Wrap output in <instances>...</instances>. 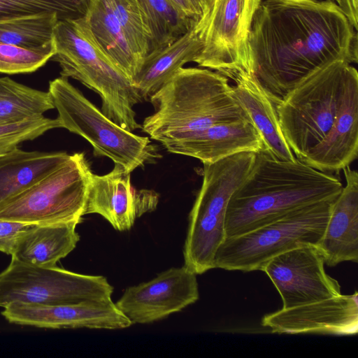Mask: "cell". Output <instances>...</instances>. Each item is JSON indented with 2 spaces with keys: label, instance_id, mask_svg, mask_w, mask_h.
Masks as SVG:
<instances>
[{
  "label": "cell",
  "instance_id": "1",
  "mask_svg": "<svg viewBox=\"0 0 358 358\" xmlns=\"http://www.w3.org/2000/svg\"><path fill=\"white\" fill-rule=\"evenodd\" d=\"M357 30L331 0H262L248 39L250 71L277 106L300 82L358 60Z\"/></svg>",
  "mask_w": 358,
  "mask_h": 358
},
{
  "label": "cell",
  "instance_id": "2",
  "mask_svg": "<svg viewBox=\"0 0 358 358\" xmlns=\"http://www.w3.org/2000/svg\"><path fill=\"white\" fill-rule=\"evenodd\" d=\"M343 187L334 175L318 171L297 158L278 159L259 151L249 176L228 203L226 236L242 235L300 207L334 199Z\"/></svg>",
  "mask_w": 358,
  "mask_h": 358
},
{
  "label": "cell",
  "instance_id": "3",
  "mask_svg": "<svg viewBox=\"0 0 358 358\" xmlns=\"http://www.w3.org/2000/svg\"><path fill=\"white\" fill-rule=\"evenodd\" d=\"M149 101L155 113L141 129L162 144L215 124L250 120L228 78L206 68H180Z\"/></svg>",
  "mask_w": 358,
  "mask_h": 358
},
{
  "label": "cell",
  "instance_id": "4",
  "mask_svg": "<svg viewBox=\"0 0 358 358\" xmlns=\"http://www.w3.org/2000/svg\"><path fill=\"white\" fill-rule=\"evenodd\" d=\"M55 52L51 59L59 63L61 76L72 78L97 93L101 111L122 128L141 129L134 106L142 101L124 73L101 49L83 16L59 20L54 29Z\"/></svg>",
  "mask_w": 358,
  "mask_h": 358
},
{
  "label": "cell",
  "instance_id": "5",
  "mask_svg": "<svg viewBox=\"0 0 358 358\" xmlns=\"http://www.w3.org/2000/svg\"><path fill=\"white\" fill-rule=\"evenodd\" d=\"M350 65L338 61L325 66L300 82L277 105L282 133L296 158L303 159L331 128Z\"/></svg>",
  "mask_w": 358,
  "mask_h": 358
},
{
  "label": "cell",
  "instance_id": "6",
  "mask_svg": "<svg viewBox=\"0 0 358 358\" xmlns=\"http://www.w3.org/2000/svg\"><path fill=\"white\" fill-rule=\"evenodd\" d=\"M50 93L61 127L87 140L96 157H107L132 172L161 157L148 137L117 125L72 85L59 77L49 83Z\"/></svg>",
  "mask_w": 358,
  "mask_h": 358
},
{
  "label": "cell",
  "instance_id": "7",
  "mask_svg": "<svg viewBox=\"0 0 358 358\" xmlns=\"http://www.w3.org/2000/svg\"><path fill=\"white\" fill-rule=\"evenodd\" d=\"M336 199L300 207L266 225L226 238L217 251L215 268L261 271L270 259L281 253L305 244L317 245Z\"/></svg>",
  "mask_w": 358,
  "mask_h": 358
},
{
  "label": "cell",
  "instance_id": "8",
  "mask_svg": "<svg viewBox=\"0 0 358 358\" xmlns=\"http://www.w3.org/2000/svg\"><path fill=\"white\" fill-rule=\"evenodd\" d=\"M92 173L83 152L69 155L46 176L0 203V219L31 224L81 222Z\"/></svg>",
  "mask_w": 358,
  "mask_h": 358
},
{
  "label": "cell",
  "instance_id": "9",
  "mask_svg": "<svg viewBox=\"0 0 358 358\" xmlns=\"http://www.w3.org/2000/svg\"><path fill=\"white\" fill-rule=\"evenodd\" d=\"M113 287L102 275L21 262L11 257L0 273V307L12 303L43 306L111 299Z\"/></svg>",
  "mask_w": 358,
  "mask_h": 358
},
{
  "label": "cell",
  "instance_id": "10",
  "mask_svg": "<svg viewBox=\"0 0 358 358\" xmlns=\"http://www.w3.org/2000/svg\"><path fill=\"white\" fill-rule=\"evenodd\" d=\"M261 1L210 0L203 13L206 16L203 47L194 62L231 79L242 71L252 73L248 39Z\"/></svg>",
  "mask_w": 358,
  "mask_h": 358
},
{
  "label": "cell",
  "instance_id": "11",
  "mask_svg": "<svg viewBox=\"0 0 358 358\" xmlns=\"http://www.w3.org/2000/svg\"><path fill=\"white\" fill-rule=\"evenodd\" d=\"M324 259L316 245L305 244L270 259L261 271L271 279L289 308L341 294L338 282L324 269Z\"/></svg>",
  "mask_w": 358,
  "mask_h": 358
},
{
  "label": "cell",
  "instance_id": "12",
  "mask_svg": "<svg viewBox=\"0 0 358 358\" xmlns=\"http://www.w3.org/2000/svg\"><path fill=\"white\" fill-rule=\"evenodd\" d=\"M199 298L196 274L183 266L127 288L115 305L132 324H148L182 310Z\"/></svg>",
  "mask_w": 358,
  "mask_h": 358
},
{
  "label": "cell",
  "instance_id": "13",
  "mask_svg": "<svg viewBox=\"0 0 358 358\" xmlns=\"http://www.w3.org/2000/svg\"><path fill=\"white\" fill-rule=\"evenodd\" d=\"M1 315L10 323L47 329H119L132 324L112 299L56 306L12 303Z\"/></svg>",
  "mask_w": 358,
  "mask_h": 358
},
{
  "label": "cell",
  "instance_id": "14",
  "mask_svg": "<svg viewBox=\"0 0 358 358\" xmlns=\"http://www.w3.org/2000/svg\"><path fill=\"white\" fill-rule=\"evenodd\" d=\"M159 195L151 190H135L131 172L115 164L113 170L103 176L92 173L90 178L85 215L96 213L120 231L129 230L135 220L153 210Z\"/></svg>",
  "mask_w": 358,
  "mask_h": 358
},
{
  "label": "cell",
  "instance_id": "15",
  "mask_svg": "<svg viewBox=\"0 0 358 358\" xmlns=\"http://www.w3.org/2000/svg\"><path fill=\"white\" fill-rule=\"evenodd\" d=\"M262 324L278 334L354 335L358 331V295L340 294L265 315Z\"/></svg>",
  "mask_w": 358,
  "mask_h": 358
},
{
  "label": "cell",
  "instance_id": "16",
  "mask_svg": "<svg viewBox=\"0 0 358 358\" xmlns=\"http://www.w3.org/2000/svg\"><path fill=\"white\" fill-rule=\"evenodd\" d=\"M358 155V73L350 65L334 122L324 138L301 160L327 173H339Z\"/></svg>",
  "mask_w": 358,
  "mask_h": 358
},
{
  "label": "cell",
  "instance_id": "17",
  "mask_svg": "<svg viewBox=\"0 0 358 358\" xmlns=\"http://www.w3.org/2000/svg\"><path fill=\"white\" fill-rule=\"evenodd\" d=\"M162 145L171 153L194 157L203 164L242 152L265 151L262 138L250 120L215 124Z\"/></svg>",
  "mask_w": 358,
  "mask_h": 358
},
{
  "label": "cell",
  "instance_id": "18",
  "mask_svg": "<svg viewBox=\"0 0 358 358\" xmlns=\"http://www.w3.org/2000/svg\"><path fill=\"white\" fill-rule=\"evenodd\" d=\"M346 182L335 199L317 246L328 266L358 262V173L350 166L343 169Z\"/></svg>",
  "mask_w": 358,
  "mask_h": 358
},
{
  "label": "cell",
  "instance_id": "19",
  "mask_svg": "<svg viewBox=\"0 0 358 358\" xmlns=\"http://www.w3.org/2000/svg\"><path fill=\"white\" fill-rule=\"evenodd\" d=\"M205 24L206 16L203 13L186 33L170 45L152 51L145 57L132 81L142 100H149L186 63L194 62L202 50Z\"/></svg>",
  "mask_w": 358,
  "mask_h": 358
},
{
  "label": "cell",
  "instance_id": "20",
  "mask_svg": "<svg viewBox=\"0 0 358 358\" xmlns=\"http://www.w3.org/2000/svg\"><path fill=\"white\" fill-rule=\"evenodd\" d=\"M232 80L233 95L260 134L265 151L278 159H296L282 133L276 106L255 76L242 71Z\"/></svg>",
  "mask_w": 358,
  "mask_h": 358
},
{
  "label": "cell",
  "instance_id": "21",
  "mask_svg": "<svg viewBox=\"0 0 358 358\" xmlns=\"http://www.w3.org/2000/svg\"><path fill=\"white\" fill-rule=\"evenodd\" d=\"M256 155L255 152H242L203 163L202 185L191 210L226 214L229 200L249 176Z\"/></svg>",
  "mask_w": 358,
  "mask_h": 358
},
{
  "label": "cell",
  "instance_id": "22",
  "mask_svg": "<svg viewBox=\"0 0 358 358\" xmlns=\"http://www.w3.org/2000/svg\"><path fill=\"white\" fill-rule=\"evenodd\" d=\"M80 222L35 224L20 239L11 255L24 264L56 266L67 256L80 240L76 226Z\"/></svg>",
  "mask_w": 358,
  "mask_h": 358
},
{
  "label": "cell",
  "instance_id": "23",
  "mask_svg": "<svg viewBox=\"0 0 358 358\" xmlns=\"http://www.w3.org/2000/svg\"><path fill=\"white\" fill-rule=\"evenodd\" d=\"M96 41L131 82L141 62L131 49L108 0H87L83 16Z\"/></svg>",
  "mask_w": 358,
  "mask_h": 358
},
{
  "label": "cell",
  "instance_id": "24",
  "mask_svg": "<svg viewBox=\"0 0 358 358\" xmlns=\"http://www.w3.org/2000/svg\"><path fill=\"white\" fill-rule=\"evenodd\" d=\"M69 156L65 152H27L17 148L0 156V203L46 176Z\"/></svg>",
  "mask_w": 358,
  "mask_h": 358
},
{
  "label": "cell",
  "instance_id": "25",
  "mask_svg": "<svg viewBox=\"0 0 358 358\" xmlns=\"http://www.w3.org/2000/svg\"><path fill=\"white\" fill-rule=\"evenodd\" d=\"M55 108L50 93L0 78V125L43 115Z\"/></svg>",
  "mask_w": 358,
  "mask_h": 358
},
{
  "label": "cell",
  "instance_id": "26",
  "mask_svg": "<svg viewBox=\"0 0 358 358\" xmlns=\"http://www.w3.org/2000/svg\"><path fill=\"white\" fill-rule=\"evenodd\" d=\"M56 13H43L0 22V43L42 49L54 43Z\"/></svg>",
  "mask_w": 358,
  "mask_h": 358
},
{
  "label": "cell",
  "instance_id": "27",
  "mask_svg": "<svg viewBox=\"0 0 358 358\" xmlns=\"http://www.w3.org/2000/svg\"><path fill=\"white\" fill-rule=\"evenodd\" d=\"M138 1L146 15L152 33V52L170 45L186 33L196 21L185 16L170 0Z\"/></svg>",
  "mask_w": 358,
  "mask_h": 358
},
{
  "label": "cell",
  "instance_id": "28",
  "mask_svg": "<svg viewBox=\"0 0 358 358\" xmlns=\"http://www.w3.org/2000/svg\"><path fill=\"white\" fill-rule=\"evenodd\" d=\"M126 38L143 63L152 52L153 41L146 15L138 0H108Z\"/></svg>",
  "mask_w": 358,
  "mask_h": 358
},
{
  "label": "cell",
  "instance_id": "29",
  "mask_svg": "<svg viewBox=\"0 0 358 358\" xmlns=\"http://www.w3.org/2000/svg\"><path fill=\"white\" fill-rule=\"evenodd\" d=\"M87 0H0V22L43 13H56L59 20L84 16Z\"/></svg>",
  "mask_w": 358,
  "mask_h": 358
},
{
  "label": "cell",
  "instance_id": "30",
  "mask_svg": "<svg viewBox=\"0 0 358 358\" xmlns=\"http://www.w3.org/2000/svg\"><path fill=\"white\" fill-rule=\"evenodd\" d=\"M55 52V43L42 49H28L0 43V73H31L43 66Z\"/></svg>",
  "mask_w": 358,
  "mask_h": 358
},
{
  "label": "cell",
  "instance_id": "31",
  "mask_svg": "<svg viewBox=\"0 0 358 358\" xmlns=\"http://www.w3.org/2000/svg\"><path fill=\"white\" fill-rule=\"evenodd\" d=\"M61 127L57 118L43 115L0 125V156L17 148L21 143L35 139L50 129Z\"/></svg>",
  "mask_w": 358,
  "mask_h": 358
},
{
  "label": "cell",
  "instance_id": "32",
  "mask_svg": "<svg viewBox=\"0 0 358 358\" xmlns=\"http://www.w3.org/2000/svg\"><path fill=\"white\" fill-rule=\"evenodd\" d=\"M34 224L0 219V252L12 255L21 237Z\"/></svg>",
  "mask_w": 358,
  "mask_h": 358
},
{
  "label": "cell",
  "instance_id": "33",
  "mask_svg": "<svg viewBox=\"0 0 358 358\" xmlns=\"http://www.w3.org/2000/svg\"><path fill=\"white\" fill-rule=\"evenodd\" d=\"M352 27L358 29V0H341L338 4Z\"/></svg>",
  "mask_w": 358,
  "mask_h": 358
},
{
  "label": "cell",
  "instance_id": "34",
  "mask_svg": "<svg viewBox=\"0 0 358 358\" xmlns=\"http://www.w3.org/2000/svg\"><path fill=\"white\" fill-rule=\"evenodd\" d=\"M172 3L187 18L197 20L201 13L194 6L192 0H170Z\"/></svg>",
  "mask_w": 358,
  "mask_h": 358
},
{
  "label": "cell",
  "instance_id": "35",
  "mask_svg": "<svg viewBox=\"0 0 358 358\" xmlns=\"http://www.w3.org/2000/svg\"><path fill=\"white\" fill-rule=\"evenodd\" d=\"M192 1L201 15L207 10L210 4L206 0H192Z\"/></svg>",
  "mask_w": 358,
  "mask_h": 358
},
{
  "label": "cell",
  "instance_id": "36",
  "mask_svg": "<svg viewBox=\"0 0 358 358\" xmlns=\"http://www.w3.org/2000/svg\"><path fill=\"white\" fill-rule=\"evenodd\" d=\"M331 1H333L336 2V4L338 5V4L340 3V1H341V0H331Z\"/></svg>",
  "mask_w": 358,
  "mask_h": 358
},
{
  "label": "cell",
  "instance_id": "37",
  "mask_svg": "<svg viewBox=\"0 0 358 358\" xmlns=\"http://www.w3.org/2000/svg\"><path fill=\"white\" fill-rule=\"evenodd\" d=\"M208 3H210V0H206Z\"/></svg>",
  "mask_w": 358,
  "mask_h": 358
}]
</instances>
